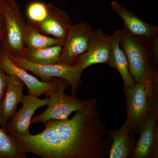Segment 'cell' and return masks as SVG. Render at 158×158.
Returning <instances> with one entry per match:
<instances>
[{
    "label": "cell",
    "instance_id": "obj_1",
    "mask_svg": "<svg viewBox=\"0 0 158 158\" xmlns=\"http://www.w3.org/2000/svg\"><path fill=\"white\" fill-rule=\"evenodd\" d=\"M97 102L88 99L71 119L47 122L44 131L31 136L34 153L42 158L106 157L112 140Z\"/></svg>",
    "mask_w": 158,
    "mask_h": 158
},
{
    "label": "cell",
    "instance_id": "obj_2",
    "mask_svg": "<svg viewBox=\"0 0 158 158\" xmlns=\"http://www.w3.org/2000/svg\"><path fill=\"white\" fill-rule=\"evenodd\" d=\"M119 45L127 58L130 73L136 83L157 72L152 39L135 36L124 28L119 30Z\"/></svg>",
    "mask_w": 158,
    "mask_h": 158
},
{
    "label": "cell",
    "instance_id": "obj_3",
    "mask_svg": "<svg viewBox=\"0 0 158 158\" xmlns=\"http://www.w3.org/2000/svg\"><path fill=\"white\" fill-rule=\"evenodd\" d=\"M157 77V72L134 87L124 89L127 114L125 123L132 134L139 132L148 116L156 110L154 90Z\"/></svg>",
    "mask_w": 158,
    "mask_h": 158
},
{
    "label": "cell",
    "instance_id": "obj_4",
    "mask_svg": "<svg viewBox=\"0 0 158 158\" xmlns=\"http://www.w3.org/2000/svg\"><path fill=\"white\" fill-rule=\"evenodd\" d=\"M0 10L5 21L0 48L8 56L20 57L25 48L23 33L27 22L23 14L15 0H0Z\"/></svg>",
    "mask_w": 158,
    "mask_h": 158
},
{
    "label": "cell",
    "instance_id": "obj_5",
    "mask_svg": "<svg viewBox=\"0 0 158 158\" xmlns=\"http://www.w3.org/2000/svg\"><path fill=\"white\" fill-rule=\"evenodd\" d=\"M9 56L19 67L33 73L44 82H50L55 78L68 81L71 87L72 94L76 96L80 86L83 84L81 76L85 70L77 65L58 63L49 65H38L20 57Z\"/></svg>",
    "mask_w": 158,
    "mask_h": 158
},
{
    "label": "cell",
    "instance_id": "obj_6",
    "mask_svg": "<svg viewBox=\"0 0 158 158\" xmlns=\"http://www.w3.org/2000/svg\"><path fill=\"white\" fill-rule=\"evenodd\" d=\"M69 85L68 81L65 80L58 90L44 94L48 98V107L43 113L32 117L31 124H45L50 120H67L72 113L84 107L87 100L79 99L72 95L69 96L65 93V88Z\"/></svg>",
    "mask_w": 158,
    "mask_h": 158
},
{
    "label": "cell",
    "instance_id": "obj_7",
    "mask_svg": "<svg viewBox=\"0 0 158 158\" xmlns=\"http://www.w3.org/2000/svg\"><path fill=\"white\" fill-rule=\"evenodd\" d=\"M93 31L85 22L73 25L64 41L58 62L76 65L80 58L88 50Z\"/></svg>",
    "mask_w": 158,
    "mask_h": 158
},
{
    "label": "cell",
    "instance_id": "obj_8",
    "mask_svg": "<svg viewBox=\"0 0 158 158\" xmlns=\"http://www.w3.org/2000/svg\"><path fill=\"white\" fill-rule=\"evenodd\" d=\"M0 67L7 74L13 75L19 78L27 88L29 94L37 97L48 91L58 90L65 80L55 78L48 83L40 81L36 77L28 73L27 71L15 65L1 48Z\"/></svg>",
    "mask_w": 158,
    "mask_h": 158
},
{
    "label": "cell",
    "instance_id": "obj_9",
    "mask_svg": "<svg viewBox=\"0 0 158 158\" xmlns=\"http://www.w3.org/2000/svg\"><path fill=\"white\" fill-rule=\"evenodd\" d=\"M22 107L15 113L6 126V130L11 136L29 135L31 120L40 108L47 106L48 98L41 99L37 96L24 94L21 102Z\"/></svg>",
    "mask_w": 158,
    "mask_h": 158
},
{
    "label": "cell",
    "instance_id": "obj_10",
    "mask_svg": "<svg viewBox=\"0 0 158 158\" xmlns=\"http://www.w3.org/2000/svg\"><path fill=\"white\" fill-rule=\"evenodd\" d=\"M157 111L148 116L139 131L138 139L132 156L135 158H156L158 156Z\"/></svg>",
    "mask_w": 158,
    "mask_h": 158
},
{
    "label": "cell",
    "instance_id": "obj_11",
    "mask_svg": "<svg viewBox=\"0 0 158 158\" xmlns=\"http://www.w3.org/2000/svg\"><path fill=\"white\" fill-rule=\"evenodd\" d=\"M111 41L112 35L105 34L101 30H94L88 50L80 58L76 65L85 70L94 64H107Z\"/></svg>",
    "mask_w": 158,
    "mask_h": 158
},
{
    "label": "cell",
    "instance_id": "obj_12",
    "mask_svg": "<svg viewBox=\"0 0 158 158\" xmlns=\"http://www.w3.org/2000/svg\"><path fill=\"white\" fill-rule=\"evenodd\" d=\"M25 86L16 76L7 74L5 94L0 102V127L6 129L8 120L16 111L17 105L21 102Z\"/></svg>",
    "mask_w": 158,
    "mask_h": 158
},
{
    "label": "cell",
    "instance_id": "obj_13",
    "mask_svg": "<svg viewBox=\"0 0 158 158\" xmlns=\"http://www.w3.org/2000/svg\"><path fill=\"white\" fill-rule=\"evenodd\" d=\"M73 25L65 11L51 4L47 17L36 27L42 34L65 41Z\"/></svg>",
    "mask_w": 158,
    "mask_h": 158
},
{
    "label": "cell",
    "instance_id": "obj_14",
    "mask_svg": "<svg viewBox=\"0 0 158 158\" xmlns=\"http://www.w3.org/2000/svg\"><path fill=\"white\" fill-rule=\"evenodd\" d=\"M111 7L113 11L123 20V28L130 34L148 39H152L158 36L157 27L145 22L118 2H112Z\"/></svg>",
    "mask_w": 158,
    "mask_h": 158
},
{
    "label": "cell",
    "instance_id": "obj_15",
    "mask_svg": "<svg viewBox=\"0 0 158 158\" xmlns=\"http://www.w3.org/2000/svg\"><path fill=\"white\" fill-rule=\"evenodd\" d=\"M107 65L118 70L123 80L124 89L135 85L136 82L130 73L127 58L119 45V31L112 35L110 56Z\"/></svg>",
    "mask_w": 158,
    "mask_h": 158
},
{
    "label": "cell",
    "instance_id": "obj_16",
    "mask_svg": "<svg viewBox=\"0 0 158 158\" xmlns=\"http://www.w3.org/2000/svg\"><path fill=\"white\" fill-rule=\"evenodd\" d=\"M112 140L109 152L110 158H127L131 156L135 146L132 141L131 132L129 127L124 123L120 128L108 131Z\"/></svg>",
    "mask_w": 158,
    "mask_h": 158
},
{
    "label": "cell",
    "instance_id": "obj_17",
    "mask_svg": "<svg viewBox=\"0 0 158 158\" xmlns=\"http://www.w3.org/2000/svg\"><path fill=\"white\" fill-rule=\"evenodd\" d=\"M63 44L38 49L24 48L20 57L38 65H49L59 62Z\"/></svg>",
    "mask_w": 158,
    "mask_h": 158
},
{
    "label": "cell",
    "instance_id": "obj_18",
    "mask_svg": "<svg viewBox=\"0 0 158 158\" xmlns=\"http://www.w3.org/2000/svg\"><path fill=\"white\" fill-rule=\"evenodd\" d=\"M23 40L26 48L38 49L63 44L64 40L42 34L36 26L27 22L23 33Z\"/></svg>",
    "mask_w": 158,
    "mask_h": 158
},
{
    "label": "cell",
    "instance_id": "obj_19",
    "mask_svg": "<svg viewBox=\"0 0 158 158\" xmlns=\"http://www.w3.org/2000/svg\"><path fill=\"white\" fill-rule=\"evenodd\" d=\"M27 153L20 149L7 130L0 127V158H25Z\"/></svg>",
    "mask_w": 158,
    "mask_h": 158
},
{
    "label": "cell",
    "instance_id": "obj_20",
    "mask_svg": "<svg viewBox=\"0 0 158 158\" xmlns=\"http://www.w3.org/2000/svg\"><path fill=\"white\" fill-rule=\"evenodd\" d=\"M51 4L35 0L30 2L26 9L27 22L37 26L47 17Z\"/></svg>",
    "mask_w": 158,
    "mask_h": 158
},
{
    "label": "cell",
    "instance_id": "obj_21",
    "mask_svg": "<svg viewBox=\"0 0 158 158\" xmlns=\"http://www.w3.org/2000/svg\"><path fill=\"white\" fill-rule=\"evenodd\" d=\"M7 74L0 67V102L2 100L6 88Z\"/></svg>",
    "mask_w": 158,
    "mask_h": 158
},
{
    "label": "cell",
    "instance_id": "obj_22",
    "mask_svg": "<svg viewBox=\"0 0 158 158\" xmlns=\"http://www.w3.org/2000/svg\"><path fill=\"white\" fill-rule=\"evenodd\" d=\"M4 31H5V21H4L2 13L0 10V37L1 38L3 37Z\"/></svg>",
    "mask_w": 158,
    "mask_h": 158
},
{
    "label": "cell",
    "instance_id": "obj_23",
    "mask_svg": "<svg viewBox=\"0 0 158 158\" xmlns=\"http://www.w3.org/2000/svg\"><path fill=\"white\" fill-rule=\"evenodd\" d=\"M1 37H0V41H1Z\"/></svg>",
    "mask_w": 158,
    "mask_h": 158
}]
</instances>
